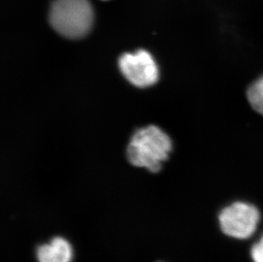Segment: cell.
<instances>
[{
    "instance_id": "cell-4",
    "label": "cell",
    "mask_w": 263,
    "mask_h": 262,
    "mask_svg": "<svg viewBox=\"0 0 263 262\" xmlns=\"http://www.w3.org/2000/svg\"><path fill=\"white\" fill-rule=\"evenodd\" d=\"M119 66L127 80L139 88L151 86L159 79L156 62L146 50H139L133 54H122Z\"/></svg>"
},
{
    "instance_id": "cell-2",
    "label": "cell",
    "mask_w": 263,
    "mask_h": 262,
    "mask_svg": "<svg viewBox=\"0 0 263 262\" xmlns=\"http://www.w3.org/2000/svg\"><path fill=\"white\" fill-rule=\"evenodd\" d=\"M93 21L94 12L87 0H55L50 8V25L67 39L85 36Z\"/></svg>"
},
{
    "instance_id": "cell-1",
    "label": "cell",
    "mask_w": 263,
    "mask_h": 262,
    "mask_svg": "<svg viewBox=\"0 0 263 262\" xmlns=\"http://www.w3.org/2000/svg\"><path fill=\"white\" fill-rule=\"evenodd\" d=\"M172 144L169 136L154 125L138 129L127 148V158L132 165L158 173L169 158Z\"/></svg>"
},
{
    "instance_id": "cell-5",
    "label": "cell",
    "mask_w": 263,
    "mask_h": 262,
    "mask_svg": "<svg viewBox=\"0 0 263 262\" xmlns=\"http://www.w3.org/2000/svg\"><path fill=\"white\" fill-rule=\"evenodd\" d=\"M36 257L39 262H72L73 250L69 241L55 237L37 248Z\"/></svg>"
},
{
    "instance_id": "cell-7",
    "label": "cell",
    "mask_w": 263,
    "mask_h": 262,
    "mask_svg": "<svg viewBox=\"0 0 263 262\" xmlns=\"http://www.w3.org/2000/svg\"><path fill=\"white\" fill-rule=\"evenodd\" d=\"M251 255L254 262H263V235L251 248Z\"/></svg>"
},
{
    "instance_id": "cell-3",
    "label": "cell",
    "mask_w": 263,
    "mask_h": 262,
    "mask_svg": "<svg viewBox=\"0 0 263 262\" xmlns=\"http://www.w3.org/2000/svg\"><path fill=\"white\" fill-rule=\"evenodd\" d=\"M260 219V212L256 206L245 202H236L221 210L219 224L225 235L237 239H246L255 233Z\"/></svg>"
},
{
    "instance_id": "cell-6",
    "label": "cell",
    "mask_w": 263,
    "mask_h": 262,
    "mask_svg": "<svg viewBox=\"0 0 263 262\" xmlns=\"http://www.w3.org/2000/svg\"><path fill=\"white\" fill-rule=\"evenodd\" d=\"M247 97L254 110L263 115V77L251 84L247 92Z\"/></svg>"
}]
</instances>
